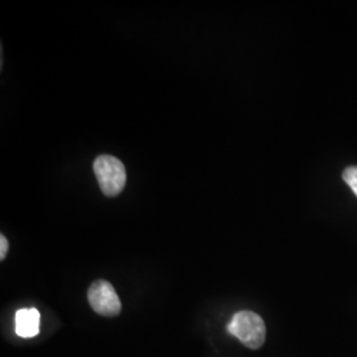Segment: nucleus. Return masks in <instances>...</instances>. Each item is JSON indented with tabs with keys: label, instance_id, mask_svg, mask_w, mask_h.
<instances>
[{
	"label": "nucleus",
	"instance_id": "f257e3e1",
	"mask_svg": "<svg viewBox=\"0 0 357 357\" xmlns=\"http://www.w3.org/2000/svg\"><path fill=\"white\" fill-rule=\"evenodd\" d=\"M227 330L250 349L261 348L266 339L265 321L253 311L236 312Z\"/></svg>",
	"mask_w": 357,
	"mask_h": 357
},
{
	"label": "nucleus",
	"instance_id": "7ed1b4c3",
	"mask_svg": "<svg viewBox=\"0 0 357 357\" xmlns=\"http://www.w3.org/2000/svg\"><path fill=\"white\" fill-rule=\"evenodd\" d=\"M88 301L91 308L102 317H115L121 312V301L112 283L107 281H96L89 287Z\"/></svg>",
	"mask_w": 357,
	"mask_h": 357
},
{
	"label": "nucleus",
	"instance_id": "f03ea898",
	"mask_svg": "<svg viewBox=\"0 0 357 357\" xmlns=\"http://www.w3.org/2000/svg\"><path fill=\"white\" fill-rule=\"evenodd\" d=\"M93 169L98 180L101 191L114 197L119 195L126 185V168L123 163L112 155H101L94 160Z\"/></svg>",
	"mask_w": 357,
	"mask_h": 357
},
{
	"label": "nucleus",
	"instance_id": "20e7f679",
	"mask_svg": "<svg viewBox=\"0 0 357 357\" xmlns=\"http://www.w3.org/2000/svg\"><path fill=\"white\" fill-rule=\"evenodd\" d=\"M40 331V314L36 308H23L15 315V332L22 337H33Z\"/></svg>",
	"mask_w": 357,
	"mask_h": 357
},
{
	"label": "nucleus",
	"instance_id": "39448f33",
	"mask_svg": "<svg viewBox=\"0 0 357 357\" xmlns=\"http://www.w3.org/2000/svg\"><path fill=\"white\" fill-rule=\"evenodd\" d=\"M343 180L357 197V166L348 167L343 172Z\"/></svg>",
	"mask_w": 357,
	"mask_h": 357
},
{
	"label": "nucleus",
	"instance_id": "423d86ee",
	"mask_svg": "<svg viewBox=\"0 0 357 357\" xmlns=\"http://www.w3.org/2000/svg\"><path fill=\"white\" fill-rule=\"evenodd\" d=\"M7 252H8V241H7V238L1 234V236H0V258H1V259H4Z\"/></svg>",
	"mask_w": 357,
	"mask_h": 357
}]
</instances>
